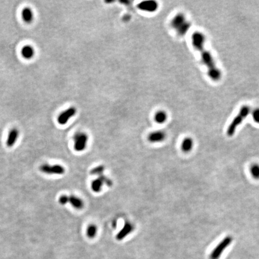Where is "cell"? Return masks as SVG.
Here are the masks:
<instances>
[{
	"label": "cell",
	"mask_w": 259,
	"mask_h": 259,
	"mask_svg": "<svg viewBox=\"0 0 259 259\" xmlns=\"http://www.w3.org/2000/svg\"><path fill=\"white\" fill-rule=\"evenodd\" d=\"M21 54L25 59L30 60L34 56V49L30 45H26L22 47L21 50Z\"/></svg>",
	"instance_id": "cell-14"
},
{
	"label": "cell",
	"mask_w": 259,
	"mask_h": 259,
	"mask_svg": "<svg viewBox=\"0 0 259 259\" xmlns=\"http://www.w3.org/2000/svg\"><path fill=\"white\" fill-rule=\"evenodd\" d=\"M191 40L193 46L200 52L202 61L208 68L209 77L214 81L220 80L221 73L215 65L211 54L204 49V35L200 32H195L192 35Z\"/></svg>",
	"instance_id": "cell-1"
},
{
	"label": "cell",
	"mask_w": 259,
	"mask_h": 259,
	"mask_svg": "<svg viewBox=\"0 0 259 259\" xmlns=\"http://www.w3.org/2000/svg\"><path fill=\"white\" fill-rule=\"evenodd\" d=\"M59 202L60 204L63 205L67 204V203H69V196L66 195L61 196L59 199Z\"/></svg>",
	"instance_id": "cell-22"
},
{
	"label": "cell",
	"mask_w": 259,
	"mask_h": 259,
	"mask_svg": "<svg viewBox=\"0 0 259 259\" xmlns=\"http://www.w3.org/2000/svg\"><path fill=\"white\" fill-rule=\"evenodd\" d=\"M22 19L25 22L30 24L33 21V13L31 9L29 7H25L22 12Z\"/></svg>",
	"instance_id": "cell-15"
},
{
	"label": "cell",
	"mask_w": 259,
	"mask_h": 259,
	"mask_svg": "<svg viewBox=\"0 0 259 259\" xmlns=\"http://www.w3.org/2000/svg\"><path fill=\"white\" fill-rule=\"evenodd\" d=\"M88 137L85 133L79 132L74 136V148L77 152H82L86 149Z\"/></svg>",
	"instance_id": "cell-5"
},
{
	"label": "cell",
	"mask_w": 259,
	"mask_h": 259,
	"mask_svg": "<svg viewBox=\"0 0 259 259\" xmlns=\"http://www.w3.org/2000/svg\"><path fill=\"white\" fill-rule=\"evenodd\" d=\"M167 118L166 113L164 111H158L155 115V121L158 124L165 123Z\"/></svg>",
	"instance_id": "cell-17"
},
{
	"label": "cell",
	"mask_w": 259,
	"mask_h": 259,
	"mask_svg": "<svg viewBox=\"0 0 259 259\" xmlns=\"http://www.w3.org/2000/svg\"><path fill=\"white\" fill-rule=\"evenodd\" d=\"M97 232V228L94 224H91L87 228V235L90 237L93 238L96 235Z\"/></svg>",
	"instance_id": "cell-18"
},
{
	"label": "cell",
	"mask_w": 259,
	"mask_h": 259,
	"mask_svg": "<svg viewBox=\"0 0 259 259\" xmlns=\"http://www.w3.org/2000/svg\"><path fill=\"white\" fill-rule=\"evenodd\" d=\"M252 117L253 120L257 124H259V108H257L253 110Z\"/></svg>",
	"instance_id": "cell-21"
},
{
	"label": "cell",
	"mask_w": 259,
	"mask_h": 259,
	"mask_svg": "<svg viewBox=\"0 0 259 259\" xmlns=\"http://www.w3.org/2000/svg\"><path fill=\"white\" fill-rule=\"evenodd\" d=\"M158 7V4L155 1H145L138 4V8L140 10L148 12H154Z\"/></svg>",
	"instance_id": "cell-9"
},
{
	"label": "cell",
	"mask_w": 259,
	"mask_h": 259,
	"mask_svg": "<svg viewBox=\"0 0 259 259\" xmlns=\"http://www.w3.org/2000/svg\"><path fill=\"white\" fill-rule=\"evenodd\" d=\"M165 138V134L162 131L152 132L148 136V139L151 143H158L163 141Z\"/></svg>",
	"instance_id": "cell-11"
},
{
	"label": "cell",
	"mask_w": 259,
	"mask_h": 259,
	"mask_svg": "<svg viewBox=\"0 0 259 259\" xmlns=\"http://www.w3.org/2000/svg\"><path fill=\"white\" fill-rule=\"evenodd\" d=\"M40 169L42 172L49 175H63L65 173L64 167L59 165H52L45 164L40 166Z\"/></svg>",
	"instance_id": "cell-7"
},
{
	"label": "cell",
	"mask_w": 259,
	"mask_h": 259,
	"mask_svg": "<svg viewBox=\"0 0 259 259\" xmlns=\"http://www.w3.org/2000/svg\"><path fill=\"white\" fill-rule=\"evenodd\" d=\"M250 112V108L248 106H243L241 108L238 114L236 116L235 118L233 119L230 124L228 127L227 134L228 136L231 137L234 135L237 127L243 122L244 119L247 117Z\"/></svg>",
	"instance_id": "cell-3"
},
{
	"label": "cell",
	"mask_w": 259,
	"mask_h": 259,
	"mask_svg": "<svg viewBox=\"0 0 259 259\" xmlns=\"http://www.w3.org/2000/svg\"><path fill=\"white\" fill-rule=\"evenodd\" d=\"M19 136V132L16 128L12 129L8 133L7 145L8 147L13 146L17 141V139Z\"/></svg>",
	"instance_id": "cell-13"
},
{
	"label": "cell",
	"mask_w": 259,
	"mask_h": 259,
	"mask_svg": "<svg viewBox=\"0 0 259 259\" xmlns=\"http://www.w3.org/2000/svg\"><path fill=\"white\" fill-rule=\"evenodd\" d=\"M104 170V167L103 165H98L97 167H95L94 168H93L91 172L90 173L91 175H98L100 176L101 175H103V173Z\"/></svg>",
	"instance_id": "cell-20"
},
{
	"label": "cell",
	"mask_w": 259,
	"mask_h": 259,
	"mask_svg": "<svg viewBox=\"0 0 259 259\" xmlns=\"http://www.w3.org/2000/svg\"><path fill=\"white\" fill-rule=\"evenodd\" d=\"M130 19H131V16L130 15H126L124 16L122 19H123V21L124 22H128V21H129L130 20Z\"/></svg>",
	"instance_id": "cell-23"
},
{
	"label": "cell",
	"mask_w": 259,
	"mask_h": 259,
	"mask_svg": "<svg viewBox=\"0 0 259 259\" xmlns=\"http://www.w3.org/2000/svg\"><path fill=\"white\" fill-rule=\"evenodd\" d=\"M170 25L176 30L178 34L182 36L187 34L191 27V24L187 21L185 16L182 13H178L175 16L171 21Z\"/></svg>",
	"instance_id": "cell-2"
},
{
	"label": "cell",
	"mask_w": 259,
	"mask_h": 259,
	"mask_svg": "<svg viewBox=\"0 0 259 259\" xmlns=\"http://www.w3.org/2000/svg\"><path fill=\"white\" fill-rule=\"evenodd\" d=\"M233 241V238L230 236H228L225 237L220 243H218L212 250L209 258L210 259H219L221 256L223 252L232 243Z\"/></svg>",
	"instance_id": "cell-4"
},
{
	"label": "cell",
	"mask_w": 259,
	"mask_h": 259,
	"mask_svg": "<svg viewBox=\"0 0 259 259\" xmlns=\"http://www.w3.org/2000/svg\"><path fill=\"white\" fill-rule=\"evenodd\" d=\"M76 109L74 108H70L62 112L58 118V122L61 125L65 124L71 117L74 116Z\"/></svg>",
	"instance_id": "cell-8"
},
{
	"label": "cell",
	"mask_w": 259,
	"mask_h": 259,
	"mask_svg": "<svg viewBox=\"0 0 259 259\" xmlns=\"http://www.w3.org/2000/svg\"><path fill=\"white\" fill-rule=\"evenodd\" d=\"M193 147V141L190 137H186L181 144V149L185 152H189Z\"/></svg>",
	"instance_id": "cell-16"
},
{
	"label": "cell",
	"mask_w": 259,
	"mask_h": 259,
	"mask_svg": "<svg viewBox=\"0 0 259 259\" xmlns=\"http://www.w3.org/2000/svg\"><path fill=\"white\" fill-rule=\"evenodd\" d=\"M69 203H70L73 208L77 209H81L84 206V201L80 198L73 195L69 196Z\"/></svg>",
	"instance_id": "cell-12"
},
{
	"label": "cell",
	"mask_w": 259,
	"mask_h": 259,
	"mask_svg": "<svg viewBox=\"0 0 259 259\" xmlns=\"http://www.w3.org/2000/svg\"><path fill=\"white\" fill-rule=\"evenodd\" d=\"M250 172L251 175L254 179H259V165L257 164H254L252 165L250 168Z\"/></svg>",
	"instance_id": "cell-19"
},
{
	"label": "cell",
	"mask_w": 259,
	"mask_h": 259,
	"mask_svg": "<svg viewBox=\"0 0 259 259\" xmlns=\"http://www.w3.org/2000/svg\"><path fill=\"white\" fill-rule=\"evenodd\" d=\"M134 226L130 222L127 221L124 224L123 228L121 230V231L118 233L117 235V239L121 241L126 237L128 234L131 233L134 230Z\"/></svg>",
	"instance_id": "cell-10"
},
{
	"label": "cell",
	"mask_w": 259,
	"mask_h": 259,
	"mask_svg": "<svg viewBox=\"0 0 259 259\" xmlns=\"http://www.w3.org/2000/svg\"><path fill=\"white\" fill-rule=\"evenodd\" d=\"M106 184L108 186L111 187L112 185V181L107 178L106 176H104L103 175H101L98 176V178L92 182L91 184V189L95 193H99L102 189L103 184Z\"/></svg>",
	"instance_id": "cell-6"
}]
</instances>
